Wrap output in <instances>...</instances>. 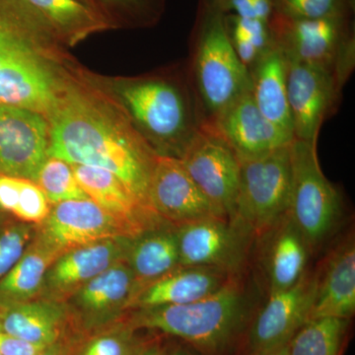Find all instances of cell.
Here are the masks:
<instances>
[{
    "instance_id": "39",
    "label": "cell",
    "mask_w": 355,
    "mask_h": 355,
    "mask_svg": "<svg viewBox=\"0 0 355 355\" xmlns=\"http://www.w3.org/2000/svg\"><path fill=\"white\" fill-rule=\"evenodd\" d=\"M135 355H167L162 345L158 343H142Z\"/></svg>"
},
{
    "instance_id": "12",
    "label": "cell",
    "mask_w": 355,
    "mask_h": 355,
    "mask_svg": "<svg viewBox=\"0 0 355 355\" xmlns=\"http://www.w3.org/2000/svg\"><path fill=\"white\" fill-rule=\"evenodd\" d=\"M180 266H209L232 273L241 266L250 233L219 217L175 226Z\"/></svg>"
},
{
    "instance_id": "14",
    "label": "cell",
    "mask_w": 355,
    "mask_h": 355,
    "mask_svg": "<svg viewBox=\"0 0 355 355\" xmlns=\"http://www.w3.org/2000/svg\"><path fill=\"white\" fill-rule=\"evenodd\" d=\"M317 277H306L286 291L270 294L254 318L247 336L249 355L286 345L309 319L316 293Z\"/></svg>"
},
{
    "instance_id": "15",
    "label": "cell",
    "mask_w": 355,
    "mask_h": 355,
    "mask_svg": "<svg viewBox=\"0 0 355 355\" xmlns=\"http://www.w3.org/2000/svg\"><path fill=\"white\" fill-rule=\"evenodd\" d=\"M132 239L116 238L69 250L44 275L40 298L65 303L77 291L119 261L127 260Z\"/></svg>"
},
{
    "instance_id": "20",
    "label": "cell",
    "mask_w": 355,
    "mask_h": 355,
    "mask_svg": "<svg viewBox=\"0 0 355 355\" xmlns=\"http://www.w3.org/2000/svg\"><path fill=\"white\" fill-rule=\"evenodd\" d=\"M60 46L20 0H0V74L27 58L60 51Z\"/></svg>"
},
{
    "instance_id": "37",
    "label": "cell",
    "mask_w": 355,
    "mask_h": 355,
    "mask_svg": "<svg viewBox=\"0 0 355 355\" xmlns=\"http://www.w3.org/2000/svg\"><path fill=\"white\" fill-rule=\"evenodd\" d=\"M44 347H46L27 342L7 334L0 333V354L1 355H36Z\"/></svg>"
},
{
    "instance_id": "35",
    "label": "cell",
    "mask_w": 355,
    "mask_h": 355,
    "mask_svg": "<svg viewBox=\"0 0 355 355\" xmlns=\"http://www.w3.org/2000/svg\"><path fill=\"white\" fill-rule=\"evenodd\" d=\"M51 209V203L38 184L31 180H20L19 196L12 216L25 223L40 225L46 220Z\"/></svg>"
},
{
    "instance_id": "21",
    "label": "cell",
    "mask_w": 355,
    "mask_h": 355,
    "mask_svg": "<svg viewBox=\"0 0 355 355\" xmlns=\"http://www.w3.org/2000/svg\"><path fill=\"white\" fill-rule=\"evenodd\" d=\"M355 312V246L352 239L336 247L317 277L316 293L309 319L350 320Z\"/></svg>"
},
{
    "instance_id": "1",
    "label": "cell",
    "mask_w": 355,
    "mask_h": 355,
    "mask_svg": "<svg viewBox=\"0 0 355 355\" xmlns=\"http://www.w3.org/2000/svg\"><path fill=\"white\" fill-rule=\"evenodd\" d=\"M46 119L49 156L114 173L151 210L149 182L157 155L123 112L81 71L73 74L71 70Z\"/></svg>"
},
{
    "instance_id": "13",
    "label": "cell",
    "mask_w": 355,
    "mask_h": 355,
    "mask_svg": "<svg viewBox=\"0 0 355 355\" xmlns=\"http://www.w3.org/2000/svg\"><path fill=\"white\" fill-rule=\"evenodd\" d=\"M148 205L159 218L174 226L209 217L222 218L177 158H156L149 182Z\"/></svg>"
},
{
    "instance_id": "26",
    "label": "cell",
    "mask_w": 355,
    "mask_h": 355,
    "mask_svg": "<svg viewBox=\"0 0 355 355\" xmlns=\"http://www.w3.org/2000/svg\"><path fill=\"white\" fill-rule=\"evenodd\" d=\"M127 261L135 277V295L149 282L180 268L176 229L160 225L137 236L128 248Z\"/></svg>"
},
{
    "instance_id": "22",
    "label": "cell",
    "mask_w": 355,
    "mask_h": 355,
    "mask_svg": "<svg viewBox=\"0 0 355 355\" xmlns=\"http://www.w3.org/2000/svg\"><path fill=\"white\" fill-rule=\"evenodd\" d=\"M71 166L77 182L89 200L112 214L137 224L144 230L160 226L159 221L162 219L146 209L127 184L114 173L92 166Z\"/></svg>"
},
{
    "instance_id": "3",
    "label": "cell",
    "mask_w": 355,
    "mask_h": 355,
    "mask_svg": "<svg viewBox=\"0 0 355 355\" xmlns=\"http://www.w3.org/2000/svg\"><path fill=\"white\" fill-rule=\"evenodd\" d=\"M128 321L181 338L207 355H222L244 331L249 316L246 296L237 282L207 297L182 305L135 309Z\"/></svg>"
},
{
    "instance_id": "2",
    "label": "cell",
    "mask_w": 355,
    "mask_h": 355,
    "mask_svg": "<svg viewBox=\"0 0 355 355\" xmlns=\"http://www.w3.org/2000/svg\"><path fill=\"white\" fill-rule=\"evenodd\" d=\"M81 73L123 112L157 156L181 159L202 128L190 78L168 74L108 78Z\"/></svg>"
},
{
    "instance_id": "16",
    "label": "cell",
    "mask_w": 355,
    "mask_h": 355,
    "mask_svg": "<svg viewBox=\"0 0 355 355\" xmlns=\"http://www.w3.org/2000/svg\"><path fill=\"white\" fill-rule=\"evenodd\" d=\"M135 284L127 260L90 280L65 302L77 328L92 330L120 319L121 313L128 309Z\"/></svg>"
},
{
    "instance_id": "43",
    "label": "cell",
    "mask_w": 355,
    "mask_h": 355,
    "mask_svg": "<svg viewBox=\"0 0 355 355\" xmlns=\"http://www.w3.org/2000/svg\"><path fill=\"white\" fill-rule=\"evenodd\" d=\"M209 1L216 2V3L219 4V6H220V3L222 1H223V0H209Z\"/></svg>"
},
{
    "instance_id": "33",
    "label": "cell",
    "mask_w": 355,
    "mask_h": 355,
    "mask_svg": "<svg viewBox=\"0 0 355 355\" xmlns=\"http://www.w3.org/2000/svg\"><path fill=\"white\" fill-rule=\"evenodd\" d=\"M275 11L298 19L354 17L355 0H273Z\"/></svg>"
},
{
    "instance_id": "10",
    "label": "cell",
    "mask_w": 355,
    "mask_h": 355,
    "mask_svg": "<svg viewBox=\"0 0 355 355\" xmlns=\"http://www.w3.org/2000/svg\"><path fill=\"white\" fill-rule=\"evenodd\" d=\"M343 86L326 70L286 62L287 100L294 139L317 144L324 121L340 101Z\"/></svg>"
},
{
    "instance_id": "25",
    "label": "cell",
    "mask_w": 355,
    "mask_h": 355,
    "mask_svg": "<svg viewBox=\"0 0 355 355\" xmlns=\"http://www.w3.org/2000/svg\"><path fill=\"white\" fill-rule=\"evenodd\" d=\"M60 254L57 248L46 241L36 229V234L19 260L0 279V304L39 299L44 275Z\"/></svg>"
},
{
    "instance_id": "18",
    "label": "cell",
    "mask_w": 355,
    "mask_h": 355,
    "mask_svg": "<svg viewBox=\"0 0 355 355\" xmlns=\"http://www.w3.org/2000/svg\"><path fill=\"white\" fill-rule=\"evenodd\" d=\"M73 324L67 303L39 298L0 304V333L44 347L67 340Z\"/></svg>"
},
{
    "instance_id": "30",
    "label": "cell",
    "mask_w": 355,
    "mask_h": 355,
    "mask_svg": "<svg viewBox=\"0 0 355 355\" xmlns=\"http://www.w3.org/2000/svg\"><path fill=\"white\" fill-rule=\"evenodd\" d=\"M225 26L236 55L248 69L275 48L268 21L225 14Z\"/></svg>"
},
{
    "instance_id": "32",
    "label": "cell",
    "mask_w": 355,
    "mask_h": 355,
    "mask_svg": "<svg viewBox=\"0 0 355 355\" xmlns=\"http://www.w3.org/2000/svg\"><path fill=\"white\" fill-rule=\"evenodd\" d=\"M34 182L51 205L67 200H89L77 182L71 164L60 158L49 156Z\"/></svg>"
},
{
    "instance_id": "36",
    "label": "cell",
    "mask_w": 355,
    "mask_h": 355,
    "mask_svg": "<svg viewBox=\"0 0 355 355\" xmlns=\"http://www.w3.org/2000/svg\"><path fill=\"white\" fill-rule=\"evenodd\" d=\"M220 7L225 14L263 21H270L275 11L273 0H223Z\"/></svg>"
},
{
    "instance_id": "17",
    "label": "cell",
    "mask_w": 355,
    "mask_h": 355,
    "mask_svg": "<svg viewBox=\"0 0 355 355\" xmlns=\"http://www.w3.org/2000/svg\"><path fill=\"white\" fill-rule=\"evenodd\" d=\"M207 125L216 128L240 160L261 157L288 146L293 140L266 120L250 92L233 102Z\"/></svg>"
},
{
    "instance_id": "40",
    "label": "cell",
    "mask_w": 355,
    "mask_h": 355,
    "mask_svg": "<svg viewBox=\"0 0 355 355\" xmlns=\"http://www.w3.org/2000/svg\"><path fill=\"white\" fill-rule=\"evenodd\" d=\"M36 355H69L67 340L49 345Z\"/></svg>"
},
{
    "instance_id": "11",
    "label": "cell",
    "mask_w": 355,
    "mask_h": 355,
    "mask_svg": "<svg viewBox=\"0 0 355 355\" xmlns=\"http://www.w3.org/2000/svg\"><path fill=\"white\" fill-rule=\"evenodd\" d=\"M49 147L50 125L44 114L0 105V175L34 182Z\"/></svg>"
},
{
    "instance_id": "6",
    "label": "cell",
    "mask_w": 355,
    "mask_h": 355,
    "mask_svg": "<svg viewBox=\"0 0 355 355\" xmlns=\"http://www.w3.org/2000/svg\"><path fill=\"white\" fill-rule=\"evenodd\" d=\"M235 217L250 234L275 228L288 214L292 170L291 144L261 157L240 160Z\"/></svg>"
},
{
    "instance_id": "41",
    "label": "cell",
    "mask_w": 355,
    "mask_h": 355,
    "mask_svg": "<svg viewBox=\"0 0 355 355\" xmlns=\"http://www.w3.org/2000/svg\"><path fill=\"white\" fill-rule=\"evenodd\" d=\"M286 345H282V347H275V349L266 350V352H258V354L252 355H288Z\"/></svg>"
},
{
    "instance_id": "9",
    "label": "cell",
    "mask_w": 355,
    "mask_h": 355,
    "mask_svg": "<svg viewBox=\"0 0 355 355\" xmlns=\"http://www.w3.org/2000/svg\"><path fill=\"white\" fill-rule=\"evenodd\" d=\"M37 231L62 254L105 240L135 239L146 232L91 200H67L51 205L50 214L43 223L37 225Z\"/></svg>"
},
{
    "instance_id": "8",
    "label": "cell",
    "mask_w": 355,
    "mask_h": 355,
    "mask_svg": "<svg viewBox=\"0 0 355 355\" xmlns=\"http://www.w3.org/2000/svg\"><path fill=\"white\" fill-rule=\"evenodd\" d=\"M180 160L219 216L233 221L241 163L216 128L202 123Z\"/></svg>"
},
{
    "instance_id": "31",
    "label": "cell",
    "mask_w": 355,
    "mask_h": 355,
    "mask_svg": "<svg viewBox=\"0 0 355 355\" xmlns=\"http://www.w3.org/2000/svg\"><path fill=\"white\" fill-rule=\"evenodd\" d=\"M112 29L150 27L162 17L164 0H83Z\"/></svg>"
},
{
    "instance_id": "38",
    "label": "cell",
    "mask_w": 355,
    "mask_h": 355,
    "mask_svg": "<svg viewBox=\"0 0 355 355\" xmlns=\"http://www.w3.org/2000/svg\"><path fill=\"white\" fill-rule=\"evenodd\" d=\"M21 178L0 175V210L12 214L19 196Z\"/></svg>"
},
{
    "instance_id": "7",
    "label": "cell",
    "mask_w": 355,
    "mask_h": 355,
    "mask_svg": "<svg viewBox=\"0 0 355 355\" xmlns=\"http://www.w3.org/2000/svg\"><path fill=\"white\" fill-rule=\"evenodd\" d=\"M291 156L292 184L287 216L312 249L335 230L342 216V198L320 167L317 144L293 139Z\"/></svg>"
},
{
    "instance_id": "44",
    "label": "cell",
    "mask_w": 355,
    "mask_h": 355,
    "mask_svg": "<svg viewBox=\"0 0 355 355\" xmlns=\"http://www.w3.org/2000/svg\"><path fill=\"white\" fill-rule=\"evenodd\" d=\"M0 355H1V354H0Z\"/></svg>"
},
{
    "instance_id": "29",
    "label": "cell",
    "mask_w": 355,
    "mask_h": 355,
    "mask_svg": "<svg viewBox=\"0 0 355 355\" xmlns=\"http://www.w3.org/2000/svg\"><path fill=\"white\" fill-rule=\"evenodd\" d=\"M349 320L318 318L308 320L287 343L288 355H340Z\"/></svg>"
},
{
    "instance_id": "19",
    "label": "cell",
    "mask_w": 355,
    "mask_h": 355,
    "mask_svg": "<svg viewBox=\"0 0 355 355\" xmlns=\"http://www.w3.org/2000/svg\"><path fill=\"white\" fill-rule=\"evenodd\" d=\"M230 273L209 266H180L141 287L128 309L182 305L207 297L230 280Z\"/></svg>"
},
{
    "instance_id": "24",
    "label": "cell",
    "mask_w": 355,
    "mask_h": 355,
    "mask_svg": "<svg viewBox=\"0 0 355 355\" xmlns=\"http://www.w3.org/2000/svg\"><path fill=\"white\" fill-rule=\"evenodd\" d=\"M251 93L263 116L293 137V127L286 91V62L275 46L249 69Z\"/></svg>"
},
{
    "instance_id": "27",
    "label": "cell",
    "mask_w": 355,
    "mask_h": 355,
    "mask_svg": "<svg viewBox=\"0 0 355 355\" xmlns=\"http://www.w3.org/2000/svg\"><path fill=\"white\" fill-rule=\"evenodd\" d=\"M275 227L268 261L270 294L286 291L302 279L311 250L288 216Z\"/></svg>"
},
{
    "instance_id": "34",
    "label": "cell",
    "mask_w": 355,
    "mask_h": 355,
    "mask_svg": "<svg viewBox=\"0 0 355 355\" xmlns=\"http://www.w3.org/2000/svg\"><path fill=\"white\" fill-rule=\"evenodd\" d=\"M37 225L25 222L0 223V279L10 270L36 234Z\"/></svg>"
},
{
    "instance_id": "23",
    "label": "cell",
    "mask_w": 355,
    "mask_h": 355,
    "mask_svg": "<svg viewBox=\"0 0 355 355\" xmlns=\"http://www.w3.org/2000/svg\"><path fill=\"white\" fill-rule=\"evenodd\" d=\"M58 43L73 46L111 26L83 0H20Z\"/></svg>"
},
{
    "instance_id": "5",
    "label": "cell",
    "mask_w": 355,
    "mask_h": 355,
    "mask_svg": "<svg viewBox=\"0 0 355 355\" xmlns=\"http://www.w3.org/2000/svg\"><path fill=\"white\" fill-rule=\"evenodd\" d=\"M268 23L286 62L319 67L343 84L349 80L355 65L354 17L298 19L273 12Z\"/></svg>"
},
{
    "instance_id": "42",
    "label": "cell",
    "mask_w": 355,
    "mask_h": 355,
    "mask_svg": "<svg viewBox=\"0 0 355 355\" xmlns=\"http://www.w3.org/2000/svg\"><path fill=\"white\" fill-rule=\"evenodd\" d=\"M169 355H193L190 352H184V350H175L171 354Z\"/></svg>"
},
{
    "instance_id": "28",
    "label": "cell",
    "mask_w": 355,
    "mask_h": 355,
    "mask_svg": "<svg viewBox=\"0 0 355 355\" xmlns=\"http://www.w3.org/2000/svg\"><path fill=\"white\" fill-rule=\"evenodd\" d=\"M130 322L119 319L67 342L69 355H135L140 343Z\"/></svg>"
},
{
    "instance_id": "4",
    "label": "cell",
    "mask_w": 355,
    "mask_h": 355,
    "mask_svg": "<svg viewBox=\"0 0 355 355\" xmlns=\"http://www.w3.org/2000/svg\"><path fill=\"white\" fill-rule=\"evenodd\" d=\"M190 78L203 123L251 90L249 69L236 55L219 4L200 0L193 32Z\"/></svg>"
}]
</instances>
